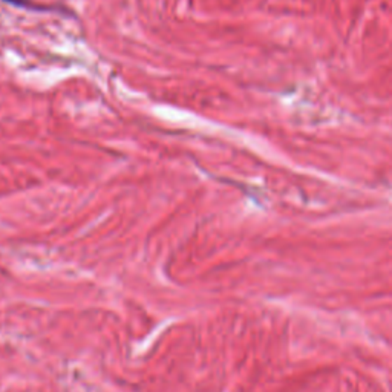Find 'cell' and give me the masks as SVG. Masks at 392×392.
I'll use <instances>...</instances> for the list:
<instances>
[{
    "instance_id": "cell-1",
    "label": "cell",
    "mask_w": 392,
    "mask_h": 392,
    "mask_svg": "<svg viewBox=\"0 0 392 392\" xmlns=\"http://www.w3.org/2000/svg\"><path fill=\"white\" fill-rule=\"evenodd\" d=\"M8 4H13L15 6H23V5H28V0H5Z\"/></svg>"
}]
</instances>
